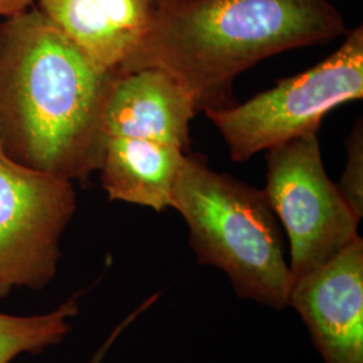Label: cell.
Segmentation results:
<instances>
[{
  "instance_id": "4",
  "label": "cell",
  "mask_w": 363,
  "mask_h": 363,
  "mask_svg": "<svg viewBox=\"0 0 363 363\" xmlns=\"http://www.w3.org/2000/svg\"><path fill=\"white\" fill-rule=\"evenodd\" d=\"M363 97V27L347 30L343 43L322 62L280 79L242 104L203 112L234 162L318 130L333 109Z\"/></svg>"
},
{
  "instance_id": "10",
  "label": "cell",
  "mask_w": 363,
  "mask_h": 363,
  "mask_svg": "<svg viewBox=\"0 0 363 363\" xmlns=\"http://www.w3.org/2000/svg\"><path fill=\"white\" fill-rule=\"evenodd\" d=\"M186 156L172 144L108 138L99 169L101 186L109 201L166 211Z\"/></svg>"
},
{
  "instance_id": "15",
  "label": "cell",
  "mask_w": 363,
  "mask_h": 363,
  "mask_svg": "<svg viewBox=\"0 0 363 363\" xmlns=\"http://www.w3.org/2000/svg\"><path fill=\"white\" fill-rule=\"evenodd\" d=\"M178 1H183V0H160V7L169 6V4H174V3H178Z\"/></svg>"
},
{
  "instance_id": "7",
  "label": "cell",
  "mask_w": 363,
  "mask_h": 363,
  "mask_svg": "<svg viewBox=\"0 0 363 363\" xmlns=\"http://www.w3.org/2000/svg\"><path fill=\"white\" fill-rule=\"evenodd\" d=\"M298 312L323 363H363V240L294 281Z\"/></svg>"
},
{
  "instance_id": "3",
  "label": "cell",
  "mask_w": 363,
  "mask_h": 363,
  "mask_svg": "<svg viewBox=\"0 0 363 363\" xmlns=\"http://www.w3.org/2000/svg\"><path fill=\"white\" fill-rule=\"evenodd\" d=\"M171 208L186 222L199 265L225 273L238 298L286 310L294 276L264 190L187 155Z\"/></svg>"
},
{
  "instance_id": "2",
  "label": "cell",
  "mask_w": 363,
  "mask_h": 363,
  "mask_svg": "<svg viewBox=\"0 0 363 363\" xmlns=\"http://www.w3.org/2000/svg\"><path fill=\"white\" fill-rule=\"evenodd\" d=\"M346 31L328 0H183L157 10L120 73L163 69L199 112L222 109L234 104V79L249 67Z\"/></svg>"
},
{
  "instance_id": "11",
  "label": "cell",
  "mask_w": 363,
  "mask_h": 363,
  "mask_svg": "<svg viewBox=\"0 0 363 363\" xmlns=\"http://www.w3.org/2000/svg\"><path fill=\"white\" fill-rule=\"evenodd\" d=\"M84 292H76L57 308L38 315L0 312V363H11L22 354H40L60 345L72 331Z\"/></svg>"
},
{
  "instance_id": "8",
  "label": "cell",
  "mask_w": 363,
  "mask_h": 363,
  "mask_svg": "<svg viewBox=\"0 0 363 363\" xmlns=\"http://www.w3.org/2000/svg\"><path fill=\"white\" fill-rule=\"evenodd\" d=\"M198 112L194 99L169 73L143 67L116 78L105 109V132L108 138L172 144L186 152Z\"/></svg>"
},
{
  "instance_id": "6",
  "label": "cell",
  "mask_w": 363,
  "mask_h": 363,
  "mask_svg": "<svg viewBox=\"0 0 363 363\" xmlns=\"http://www.w3.org/2000/svg\"><path fill=\"white\" fill-rule=\"evenodd\" d=\"M76 211L73 182L0 151V301L16 289L42 291L52 283Z\"/></svg>"
},
{
  "instance_id": "1",
  "label": "cell",
  "mask_w": 363,
  "mask_h": 363,
  "mask_svg": "<svg viewBox=\"0 0 363 363\" xmlns=\"http://www.w3.org/2000/svg\"><path fill=\"white\" fill-rule=\"evenodd\" d=\"M118 72L96 65L37 6L0 21V151L85 181L99 171Z\"/></svg>"
},
{
  "instance_id": "13",
  "label": "cell",
  "mask_w": 363,
  "mask_h": 363,
  "mask_svg": "<svg viewBox=\"0 0 363 363\" xmlns=\"http://www.w3.org/2000/svg\"><path fill=\"white\" fill-rule=\"evenodd\" d=\"M157 298H159V295L155 294V295H152L151 298L144 300L143 303H142V304H140L135 311L130 312V316H127V318H125L120 325H117L116 328L113 330V333L111 334V337H108V339L105 340L104 345H103L99 350L96 351V354L91 357V359L89 361V363H103L105 355H106V352H108L109 349L112 347V345L115 343V340H116L117 337L121 335V333H123L128 325L133 323V320H136L142 313H144L147 310H150V308L155 304L156 301H157Z\"/></svg>"
},
{
  "instance_id": "12",
  "label": "cell",
  "mask_w": 363,
  "mask_h": 363,
  "mask_svg": "<svg viewBox=\"0 0 363 363\" xmlns=\"http://www.w3.org/2000/svg\"><path fill=\"white\" fill-rule=\"evenodd\" d=\"M337 190L354 214L363 217V124L359 118L346 142V164Z\"/></svg>"
},
{
  "instance_id": "14",
  "label": "cell",
  "mask_w": 363,
  "mask_h": 363,
  "mask_svg": "<svg viewBox=\"0 0 363 363\" xmlns=\"http://www.w3.org/2000/svg\"><path fill=\"white\" fill-rule=\"evenodd\" d=\"M35 6V0H0V21L23 13Z\"/></svg>"
},
{
  "instance_id": "5",
  "label": "cell",
  "mask_w": 363,
  "mask_h": 363,
  "mask_svg": "<svg viewBox=\"0 0 363 363\" xmlns=\"http://www.w3.org/2000/svg\"><path fill=\"white\" fill-rule=\"evenodd\" d=\"M267 167L264 194L288 237L294 281L361 238V220L325 172L318 133L268 150Z\"/></svg>"
},
{
  "instance_id": "9",
  "label": "cell",
  "mask_w": 363,
  "mask_h": 363,
  "mask_svg": "<svg viewBox=\"0 0 363 363\" xmlns=\"http://www.w3.org/2000/svg\"><path fill=\"white\" fill-rule=\"evenodd\" d=\"M35 6L96 65L120 73L160 0H35Z\"/></svg>"
}]
</instances>
